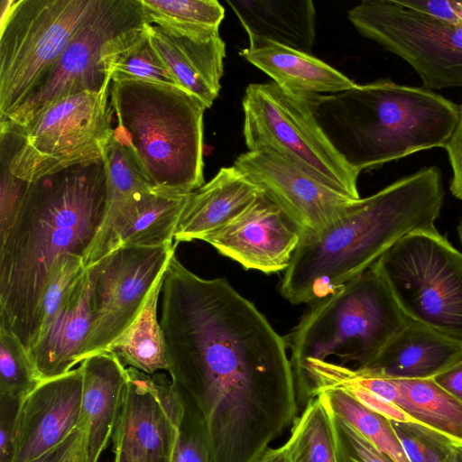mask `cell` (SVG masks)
Here are the masks:
<instances>
[{"instance_id": "d590c367", "label": "cell", "mask_w": 462, "mask_h": 462, "mask_svg": "<svg viewBox=\"0 0 462 462\" xmlns=\"http://www.w3.org/2000/svg\"><path fill=\"white\" fill-rule=\"evenodd\" d=\"M183 402V413L173 462H211L203 418L192 401L175 388Z\"/></svg>"}, {"instance_id": "d6a6232c", "label": "cell", "mask_w": 462, "mask_h": 462, "mask_svg": "<svg viewBox=\"0 0 462 462\" xmlns=\"http://www.w3.org/2000/svg\"><path fill=\"white\" fill-rule=\"evenodd\" d=\"M41 382L20 340L0 325V394L23 398Z\"/></svg>"}, {"instance_id": "5bb4252c", "label": "cell", "mask_w": 462, "mask_h": 462, "mask_svg": "<svg viewBox=\"0 0 462 462\" xmlns=\"http://www.w3.org/2000/svg\"><path fill=\"white\" fill-rule=\"evenodd\" d=\"M113 462H173L183 402L171 379L126 368Z\"/></svg>"}, {"instance_id": "f35d334b", "label": "cell", "mask_w": 462, "mask_h": 462, "mask_svg": "<svg viewBox=\"0 0 462 462\" xmlns=\"http://www.w3.org/2000/svg\"><path fill=\"white\" fill-rule=\"evenodd\" d=\"M29 462H87L86 430L79 421L61 442Z\"/></svg>"}, {"instance_id": "9a60e30c", "label": "cell", "mask_w": 462, "mask_h": 462, "mask_svg": "<svg viewBox=\"0 0 462 462\" xmlns=\"http://www.w3.org/2000/svg\"><path fill=\"white\" fill-rule=\"evenodd\" d=\"M234 166L299 225L302 236L321 230L356 200L269 149L247 151Z\"/></svg>"}, {"instance_id": "44dd1931", "label": "cell", "mask_w": 462, "mask_h": 462, "mask_svg": "<svg viewBox=\"0 0 462 462\" xmlns=\"http://www.w3.org/2000/svg\"><path fill=\"white\" fill-rule=\"evenodd\" d=\"M189 196L151 191L131 203L106 233L91 245L84 258L86 268L120 247L173 245Z\"/></svg>"}, {"instance_id": "5b68a950", "label": "cell", "mask_w": 462, "mask_h": 462, "mask_svg": "<svg viewBox=\"0 0 462 462\" xmlns=\"http://www.w3.org/2000/svg\"><path fill=\"white\" fill-rule=\"evenodd\" d=\"M114 138L156 193L186 195L204 183L206 106L180 86L111 79Z\"/></svg>"}, {"instance_id": "7c38bea8", "label": "cell", "mask_w": 462, "mask_h": 462, "mask_svg": "<svg viewBox=\"0 0 462 462\" xmlns=\"http://www.w3.org/2000/svg\"><path fill=\"white\" fill-rule=\"evenodd\" d=\"M145 23L140 0H99L48 75L0 122L23 125L60 99L99 92L111 82L104 60L109 45Z\"/></svg>"}, {"instance_id": "e0dca14e", "label": "cell", "mask_w": 462, "mask_h": 462, "mask_svg": "<svg viewBox=\"0 0 462 462\" xmlns=\"http://www.w3.org/2000/svg\"><path fill=\"white\" fill-rule=\"evenodd\" d=\"M301 236L299 225L261 193L239 217L204 241L245 270L271 274L288 268Z\"/></svg>"}, {"instance_id": "74e56055", "label": "cell", "mask_w": 462, "mask_h": 462, "mask_svg": "<svg viewBox=\"0 0 462 462\" xmlns=\"http://www.w3.org/2000/svg\"><path fill=\"white\" fill-rule=\"evenodd\" d=\"M0 237L14 225L20 211L29 182L14 175L0 160Z\"/></svg>"}, {"instance_id": "83f0119b", "label": "cell", "mask_w": 462, "mask_h": 462, "mask_svg": "<svg viewBox=\"0 0 462 462\" xmlns=\"http://www.w3.org/2000/svg\"><path fill=\"white\" fill-rule=\"evenodd\" d=\"M104 60L111 79L180 86L152 44L148 23L116 37L109 45Z\"/></svg>"}, {"instance_id": "2e32d148", "label": "cell", "mask_w": 462, "mask_h": 462, "mask_svg": "<svg viewBox=\"0 0 462 462\" xmlns=\"http://www.w3.org/2000/svg\"><path fill=\"white\" fill-rule=\"evenodd\" d=\"M319 378L324 387H358L404 411L415 424L425 426L462 448V402L433 379H392L360 368L323 362Z\"/></svg>"}, {"instance_id": "ab89813d", "label": "cell", "mask_w": 462, "mask_h": 462, "mask_svg": "<svg viewBox=\"0 0 462 462\" xmlns=\"http://www.w3.org/2000/svg\"><path fill=\"white\" fill-rule=\"evenodd\" d=\"M22 400L0 394V462H12L14 429Z\"/></svg>"}, {"instance_id": "603a6c76", "label": "cell", "mask_w": 462, "mask_h": 462, "mask_svg": "<svg viewBox=\"0 0 462 462\" xmlns=\"http://www.w3.org/2000/svg\"><path fill=\"white\" fill-rule=\"evenodd\" d=\"M261 193L234 165L221 168L208 182L189 193L174 241H204L239 217Z\"/></svg>"}, {"instance_id": "7402d4cb", "label": "cell", "mask_w": 462, "mask_h": 462, "mask_svg": "<svg viewBox=\"0 0 462 462\" xmlns=\"http://www.w3.org/2000/svg\"><path fill=\"white\" fill-rule=\"evenodd\" d=\"M460 360L462 343L409 319L374 361L360 369L392 379H433Z\"/></svg>"}, {"instance_id": "f6af8a7d", "label": "cell", "mask_w": 462, "mask_h": 462, "mask_svg": "<svg viewBox=\"0 0 462 462\" xmlns=\"http://www.w3.org/2000/svg\"><path fill=\"white\" fill-rule=\"evenodd\" d=\"M455 462H462V448H456Z\"/></svg>"}, {"instance_id": "b9f144b4", "label": "cell", "mask_w": 462, "mask_h": 462, "mask_svg": "<svg viewBox=\"0 0 462 462\" xmlns=\"http://www.w3.org/2000/svg\"><path fill=\"white\" fill-rule=\"evenodd\" d=\"M445 149L452 170L450 191L454 197L462 200V106L459 122Z\"/></svg>"}, {"instance_id": "f546056e", "label": "cell", "mask_w": 462, "mask_h": 462, "mask_svg": "<svg viewBox=\"0 0 462 462\" xmlns=\"http://www.w3.org/2000/svg\"><path fill=\"white\" fill-rule=\"evenodd\" d=\"M104 162L106 173V208L103 221L93 243L106 233L126 207L142 196L153 191L129 152L113 135L106 145Z\"/></svg>"}, {"instance_id": "ee69618b", "label": "cell", "mask_w": 462, "mask_h": 462, "mask_svg": "<svg viewBox=\"0 0 462 462\" xmlns=\"http://www.w3.org/2000/svg\"><path fill=\"white\" fill-rule=\"evenodd\" d=\"M256 462H291L287 455L284 445L267 448L263 456Z\"/></svg>"}, {"instance_id": "9c48e42d", "label": "cell", "mask_w": 462, "mask_h": 462, "mask_svg": "<svg viewBox=\"0 0 462 462\" xmlns=\"http://www.w3.org/2000/svg\"><path fill=\"white\" fill-rule=\"evenodd\" d=\"M99 0H12L2 14L0 121L55 66Z\"/></svg>"}, {"instance_id": "8d00e7d4", "label": "cell", "mask_w": 462, "mask_h": 462, "mask_svg": "<svg viewBox=\"0 0 462 462\" xmlns=\"http://www.w3.org/2000/svg\"><path fill=\"white\" fill-rule=\"evenodd\" d=\"M328 414L334 436L337 462H394L345 420L330 411Z\"/></svg>"}, {"instance_id": "1f68e13d", "label": "cell", "mask_w": 462, "mask_h": 462, "mask_svg": "<svg viewBox=\"0 0 462 462\" xmlns=\"http://www.w3.org/2000/svg\"><path fill=\"white\" fill-rule=\"evenodd\" d=\"M148 23L179 30L219 29L225 9L217 0H140Z\"/></svg>"}, {"instance_id": "d4e9b609", "label": "cell", "mask_w": 462, "mask_h": 462, "mask_svg": "<svg viewBox=\"0 0 462 462\" xmlns=\"http://www.w3.org/2000/svg\"><path fill=\"white\" fill-rule=\"evenodd\" d=\"M248 39L249 46L239 51L240 56L294 95L335 94L356 84L310 53L262 38Z\"/></svg>"}, {"instance_id": "30bf717a", "label": "cell", "mask_w": 462, "mask_h": 462, "mask_svg": "<svg viewBox=\"0 0 462 462\" xmlns=\"http://www.w3.org/2000/svg\"><path fill=\"white\" fill-rule=\"evenodd\" d=\"M242 104L248 151L272 150L352 199H360V172L335 149L302 97L273 81L252 83Z\"/></svg>"}, {"instance_id": "7dc6e473", "label": "cell", "mask_w": 462, "mask_h": 462, "mask_svg": "<svg viewBox=\"0 0 462 462\" xmlns=\"http://www.w3.org/2000/svg\"><path fill=\"white\" fill-rule=\"evenodd\" d=\"M455 451L450 454L443 462H455Z\"/></svg>"}, {"instance_id": "cb8c5ba5", "label": "cell", "mask_w": 462, "mask_h": 462, "mask_svg": "<svg viewBox=\"0 0 462 462\" xmlns=\"http://www.w3.org/2000/svg\"><path fill=\"white\" fill-rule=\"evenodd\" d=\"M83 391L79 421L86 430L87 462H98L112 439L127 379L126 368L110 352L81 364Z\"/></svg>"}, {"instance_id": "e575fe53", "label": "cell", "mask_w": 462, "mask_h": 462, "mask_svg": "<svg viewBox=\"0 0 462 462\" xmlns=\"http://www.w3.org/2000/svg\"><path fill=\"white\" fill-rule=\"evenodd\" d=\"M86 270L84 259L72 254L64 256L55 265L40 303L35 340L42 327L55 314L63 300Z\"/></svg>"}, {"instance_id": "4dcf8cb0", "label": "cell", "mask_w": 462, "mask_h": 462, "mask_svg": "<svg viewBox=\"0 0 462 462\" xmlns=\"http://www.w3.org/2000/svg\"><path fill=\"white\" fill-rule=\"evenodd\" d=\"M283 445L291 462H337L329 414L317 396L297 417Z\"/></svg>"}, {"instance_id": "ac0fdd59", "label": "cell", "mask_w": 462, "mask_h": 462, "mask_svg": "<svg viewBox=\"0 0 462 462\" xmlns=\"http://www.w3.org/2000/svg\"><path fill=\"white\" fill-rule=\"evenodd\" d=\"M83 371L42 381L18 411L12 462H29L61 442L80 419Z\"/></svg>"}, {"instance_id": "6da1fadb", "label": "cell", "mask_w": 462, "mask_h": 462, "mask_svg": "<svg viewBox=\"0 0 462 462\" xmlns=\"http://www.w3.org/2000/svg\"><path fill=\"white\" fill-rule=\"evenodd\" d=\"M162 293L168 372L203 418L210 461L256 462L298 417L285 338L227 280L175 254Z\"/></svg>"}, {"instance_id": "4fadbf2b", "label": "cell", "mask_w": 462, "mask_h": 462, "mask_svg": "<svg viewBox=\"0 0 462 462\" xmlns=\"http://www.w3.org/2000/svg\"><path fill=\"white\" fill-rule=\"evenodd\" d=\"M175 247L176 244L120 247L88 268L91 329L83 361L106 352L135 321Z\"/></svg>"}, {"instance_id": "ba28073f", "label": "cell", "mask_w": 462, "mask_h": 462, "mask_svg": "<svg viewBox=\"0 0 462 462\" xmlns=\"http://www.w3.org/2000/svg\"><path fill=\"white\" fill-rule=\"evenodd\" d=\"M372 267L407 318L462 343V253L437 229L407 235Z\"/></svg>"}, {"instance_id": "277c9868", "label": "cell", "mask_w": 462, "mask_h": 462, "mask_svg": "<svg viewBox=\"0 0 462 462\" xmlns=\"http://www.w3.org/2000/svg\"><path fill=\"white\" fill-rule=\"evenodd\" d=\"M302 97L332 145L358 172L445 148L460 118V106L451 100L387 79Z\"/></svg>"}, {"instance_id": "3957f363", "label": "cell", "mask_w": 462, "mask_h": 462, "mask_svg": "<svg viewBox=\"0 0 462 462\" xmlns=\"http://www.w3.org/2000/svg\"><path fill=\"white\" fill-rule=\"evenodd\" d=\"M443 199L441 172L430 166L354 200L321 230L301 236L281 293L292 304L334 293L407 235L437 229Z\"/></svg>"}, {"instance_id": "7a4b0ae2", "label": "cell", "mask_w": 462, "mask_h": 462, "mask_svg": "<svg viewBox=\"0 0 462 462\" xmlns=\"http://www.w3.org/2000/svg\"><path fill=\"white\" fill-rule=\"evenodd\" d=\"M106 199L104 158L44 176L29 182L14 225L0 237V325L26 351L53 268L69 254L85 258Z\"/></svg>"}, {"instance_id": "52a82bcc", "label": "cell", "mask_w": 462, "mask_h": 462, "mask_svg": "<svg viewBox=\"0 0 462 462\" xmlns=\"http://www.w3.org/2000/svg\"><path fill=\"white\" fill-rule=\"evenodd\" d=\"M110 85L60 99L26 124L0 122V160L27 182L102 160L114 129Z\"/></svg>"}, {"instance_id": "484cf974", "label": "cell", "mask_w": 462, "mask_h": 462, "mask_svg": "<svg viewBox=\"0 0 462 462\" xmlns=\"http://www.w3.org/2000/svg\"><path fill=\"white\" fill-rule=\"evenodd\" d=\"M248 38L269 40L310 53L316 39L310 0H226Z\"/></svg>"}, {"instance_id": "60d3db41", "label": "cell", "mask_w": 462, "mask_h": 462, "mask_svg": "<svg viewBox=\"0 0 462 462\" xmlns=\"http://www.w3.org/2000/svg\"><path fill=\"white\" fill-rule=\"evenodd\" d=\"M411 10L454 25H462V1L455 0H399Z\"/></svg>"}, {"instance_id": "8fae6325", "label": "cell", "mask_w": 462, "mask_h": 462, "mask_svg": "<svg viewBox=\"0 0 462 462\" xmlns=\"http://www.w3.org/2000/svg\"><path fill=\"white\" fill-rule=\"evenodd\" d=\"M357 32L404 60L427 89L462 87V25L402 6L399 0H364L348 11Z\"/></svg>"}, {"instance_id": "836d02e7", "label": "cell", "mask_w": 462, "mask_h": 462, "mask_svg": "<svg viewBox=\"0 0 462 462\" xmlns=\"http://www.w3.org/2000/svg\"><path fill=\"white\" fill-rule=\"evenodd\" d=\"M392 423L410 462H443L457 448L425 426L393 420Z\"/></svg>"}, {"instance_id": "8992f818", "label": "cell", "mask_w": 462, "mask_h": 462, "mask_svg": "<svg viewBox=\"0 0 462 462\" xmlns=\"http://www.w3.org/2000/svg\"><path fill=\"white\" fill-rule=\"evenodd\" d=\"M409 319L373 267L311 303L285 338L296 390L310 361L367 366Z\"/></svg>"}, {"instance_id": "d6986e66", "label": "cell", "mask_w": 462, "mask_h": 462, "mask_svg": "<svg viewBox=\"0 0 462 462\" xmlns=\"http://www.w3.org/2000/svg\"><path fill=\"white\" fill-rule=\"evenodd\" d=\"M148 31L179 85L211 107L221 89L226 57L219 29L179 30L148 23Z\"/></svg>"}, {"instance_id": "c3c4849f", "label": "cell", "mask_w": 462, "mask_h": 462, "mask_svg": "<svg viewBox=\"0 0 462 462\" xmlns=\"http://www.w3.org/2000/svg\"><path fill=\"white\" fill-rule=\"evenodd\" d=\"M462 106V105H461Z\"/></svg>"}, {"instance_id": "ffe728a7", "label": "cell", "mask_w": 462, "mask_h": 462, "mask_svg": "<svg viewBox=\"0 0 462 462\" xmlns=\"http://www.w3.org/2000/svg\"><path fill=\"white\" fill-rule=\"evenodd\" d=\"M90 299L87 268L27 350L42 381L65 374L83 362L91 329Z\"/></svg>"}, {"instance_id": "7bdbcfd3", "label": "cell", "mask_w": 462, "mask_h": 462, "mask_svg": "<svg viewBox=\"0 0 462 462\" xmlns=\"http://www.w3.org/2000/svg\"><path fill=\"white\" fill-rule=\"evenodd\" d=\"M433 380L462 402V360L436 375Z\"/></svg>"}, {"instance_id": "4316f807", "label": "cell", "mask_w": 462, "mask_h": 462, "mask_svg": "<svg viewBox=\"0 0 462 462\" xmlns=\"http://www.w3.org/2000/svg\"><path fill=\"white\" fill-rule=\"evenodd\" d=\"M166 270L155 282L135 321L106 350L114 354L124 365H128L150 375L169 369L165 343L157 318L159 295Z\"/></svg>"}, {"instance_id": "bcb514c9", "label": "cell", "mask_w": 462, "mask_h": 462, "mask_svg": "<svg viewBox=\"0 0 462 462\" xmlns=\"http://www.w3.org/2000/svg\"><path fill=\"white\" fill-rule=\"evenodd\" d=\"M457 230L459 240H460L461 245H462V217H461V218H460V220L458 222Z\"/></svg>"}, {"instance_id": "f1b7e54d", "label": "cell", "mask_w": 462, "mask_h": 462, "mask_svg": "<svg viewBox=\"0 0 462 462\" xmlns=\"http://www.w3.org/2000/svg\"><path fill=\"white\" fill-rule=\"evenodd\" d=\"M316 396L328 411L345 420L394 462H410L391 420L370 409L341 387L320 389Z\"/></svg>"}]
</instances>
